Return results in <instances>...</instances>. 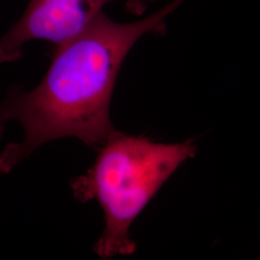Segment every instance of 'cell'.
Returning a JSON list of instances; mask_svg holds the SVG:
<instances>
[{"label": "cell", "mask_w": 260, "mask_h": 260, "mask_svg": "<svg viewBox=\"0 0 260 260\" xmlns=\"http://www.w3.org/2000/svg\"><path fill=\"white\" fill-rule=\"evenodd\" d=\"M185 0L133 22H117L104 12L75 37L57 47L47 75L29 92L15 89L0 103V135L17 121L23 138L0 154L9 173L35 149L53 140L75 137L101 147L116 131L110 121L112 94L126 56L140 39L163 34L166 19Z\"/></svg>", "instance_id": "cell-1"}, {"label": "cell", "mask_w": 260, "mask_h": 260, "mask_svg": "<svg viewBox=\"0 0 260 260\" xmlns=\"http://www.w3.org/2000/svg\"><path fill=\"white\" fill-rule=\"evenodd\" d=\"M115 1L124 2L129 12L142 15L148 4L156 0H30L21 18L0 39V64L17 61L31 41L62 45Z\"/></svg>", "instance_id": "cell-3"}, {"label": "cell", "mask_w": 260, "mask_h": 260, "mask_svg": "<svg viewBox=\"0 0 260 260\" xmlns=\"http://www.w3.org/2000/svg\"><path fill=\"white\" fill-rule=\"evenodd\" d=\"M196 154L192 140L164 144L115 131L101 146L93 166L71 185L81 202L96 201L105 228L94 251L103 259L136 251L129 228L177 168Z\"/></svg>", "instance_id": "cell-2"}]
</instances>
